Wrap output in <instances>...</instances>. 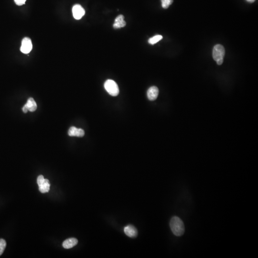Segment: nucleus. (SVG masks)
Listing matches in <instances>:
<instances>
[{"label": "nucleus", "instance_id": "nucleus-6", "mask_svg": "<svg viewBox=\"0 0 258 258\" xmlns=\"http://www.w3.org/2000/svg\"><path fill=\"white\" fill-rule=\"evenodd\" d=\"M72 13L75 19L79 20L84 16L85 11L80 5H76L73 7Z\"/></svg>", "mask_w": 258, "mask_h": 258}, {"label": "nucleus", "instance_id": "nucleus-13", "mask_svg": "<svg viewBox=\"0 0 258 258\" xmlns=\"http://www.w3.org/2000/svg\"><path fill=\"white\" fill-rule=\"evenodd\" d=\"M162 37L161 35H156V36H154L152 38H150L148 40V42L149 44H150L151 45H154L155 44L160 41L161 39H162Z\"/></svg>", "mask_w": 258, "mask_h": 258}, {"label": "nucleus", "instance_id": "nucleus-2", "mask_svg": "<svg viewBox=\"0 0 258 258\" xmlns=\"http://www.w3.org/2000/svg\"><path fill=\"white\" fill-rule=\"evenodd\" d=\"M104 88L110 95L116 96L119 93V89L118 85L113 80L108 79L105 82Z\"/></svg>", "mask_w": 258, "mask_h": 258}, {"label": "nucleus", "instance_id": "nucleus-8", "mask_svg": "<svg viewBox=\"0 0 258 258\" xmlns=\"http://www.w3.org/2000/svg\"><path fill=\"white\" fill-rule=\"evenodd\" d=\"M147 97L151 101L155 100L159 94V89L155 86H152L148 89L147 91Z\"/></svg>", "mask_w": 258, "mask_h": 258}, {"label": "nucleus", "instance_id": "nucleus-19", "mask_svg": "<svg viewBox=\"0 0 258 258\" xmlns=\"http://www.w3.org/2000/svg\"><path fill=\"white\" fill-rule=\"evenodd\" d=\"M248 2H250V3H253L255 1V0H246Z\"/></svg>", "mask_w": 258, "mask_h": 258}, {"label": "nucleus", "instance_id": "nucleus-11", "mask_svg": "<svg viewBox=\"0 0 258 258\" xmlns=\"http://www.w3.org/2000/svg\"><path fill=\"white\" fill-rule=\"evenodd\" d=\"M124 18V17L123 15H120L116 17L113 24V27L115 29L122 28L126 26V23Z\"/></svg>", "mask_w": 258, "mask_h": 258}, {"label": "nucleus", "instance_id": "nucleus-16", "mask_svg": "<svg viewBox=\"0 0 258 258\" xmlns=\"http://www.w3.org/2000/svg\"><path fill=\"white\" fill-rule=\"evenodd\" d=\"M15 3L17 5L21 6L24 5L26 0H14Z\"/></svg>", "mask_w": 258, "mask_h": 258}, {"label": "nucleus", "instance_id": "nucleus-15", "mask_svg": "<svg viewBox=\"0 0 258 258\" xmlns=\"http://www.w3.org/2000/svg\"><path fill=\"white\" fill-rule=\"evenodd\" d=\"M6 246L5 240L3 239H0V256L3 253Z\"/></svg>", "mask_w": 258, "mask_h": 258}, {"label": "nucleus", "instance_id": "nucleus-3", "mask_svg": "<svg viewBox=\"0 0 258 258\" xmlns=\"http://www.w3.org/2000/svg\"><path fill=\"white\" fill-rule=\"evenodd\" d=\"M39 186V190L42 193L48 192L50 190V184L48 179H45L42 175H40L37 180Z\"/></svg>", "mask_w": 258, "mask_h": 258}, {"label": "nucleus", "instance_id": "nucleus-14", "mask_svg": "<svg viewBox=\"0 0 258 258\" xmlns=\"http://www.w3.org/2000/svg\"><path fill=\"white\" fill-rule=\"evenodd\" d=\"M162 6L164 9H167L173 2V0H161Z\"/></svg>", "mask_w": 258, "mask_h": 258}, {"label": "nucleus", "instance_id": "nucleus-10", "mask_svg": "<svg viewBox=\"0 0 258 258\" xmlns=\"http://www.w3.org/2000/svg\"><path fill=\"white\" fill-rule=\"evenodd\" d=\"M78 243V240L77 239L71 238L64 240L63 243V247L66 249H69L76 246Z\"/></svg>", "mask_w": 258, "mask_h": 258}, {"label": "nucleus", "instance_id": "nucleus-18", "mask_svg": "<svg viewBox=\"0 0 258 258\" xmlns=\"http://www.w3.org/2000/svg\"><path fill=\"white\" fill-rule=\"evenodd\" d=\"M223 62V59H220V60L217 61V64H218V65L222 64Z\"/></svg>", "mask_w": 258, "mask_h": 258}, {"label": "nucleus", "instance_id": "nucleus-1", "mask_svg": "<svg viewBox=\"0 0 258 258\" xmlns=\"http://www.w3.org/2000/svg\"><path fill=\"white\" fill-rule=\"evenodd\" d=\"M170 227L174 235L180 237L185 232L184 223L180 218L176 216H174L171 219Z\"/></svg>", "mask_w": 258, "mask_h": 258}, {"label": "nucleus", "instance_id": "nucleus-5", "mask_svg": "<svg viewBox=\"0 0 258 258\" xmlns=\"http://www.w3.org/2000/svg\"><path fill=\"white\" fill-rule=\"evenodd\" d=\"M33 48V44L31 40L29 37H25L22 41L21 46L20 47L21 51L23 54L29 53Z\"/></svg>", "mask_w": 258, "mask_h": 258}, {"label": "nucleus", "instance_id": "nucleus-9", "mask_svg": "<svg viewBox=\"0 0 258 258\" xmlns=\"http://www.w3.org/2000/svg\"><path fill=\"white\" fill-rule=\"evenodd\" d=\"M68 134L70 136H77L78 137H83L85 134L84 131L82 129H78L75 127H71L68 131Z\"/></svg>", "mask_w": 258, "mask_h": 258}, {"label": "nucleus", "instance_id": "nucleus-12", "mask_svg": "<svg viewBox=\"0 0 258 258\" xmlns=\"http://www.w3.org/2000/svg\"><path fill=\"white\" fill-rule=\"evenodd\" d=\"M26 104L28 108V110L30 111L33 112V111H35L37 110V103H36L35 100L33 99V98H29Z\"/></svg>", "mask_w": 258, "mask_h": 258}, {"label": "nucleus", "instance_id": "nucleus-4", "mask_svg": "<svg viewBox=\"0 0 258 258\" xmlns=\"http://www.w3.org/2000/svg\"><path fill=\"white\" fill-rule=\"evenodd\" d=\"M225 55V50L223 46L218 44L214 47L213 58L216 61H218L220 59H223Z\"/></svg>", "mask_w": 258, "mask_h": 258}, {"label": "nucleus", "instance_id": "nucleus-7", "mask_svg": "<svg viewBox=\"0 0 258 258\" xmlns=\"http://www.w3.org/2000/svg\"><path fill=\"white\" fill-rule=\"evenodd\" d=\"M124 232L127 236L131 238H135L138 235L137 229L133 225H127L124 228Z\"/></svg>", "mask_w": 258, "mask_h": 258}, {"label": "nucleus", "instance_id": "nucleus-17", "mask_svg": "<svg viewBox=\"0 0 258 258\" xmlns=\"http://www.w3.org/2000/svg\"><path fill=\"white\" fill-rule=\"evenodd\" d=\"M23 113H27V111H28V108L27 107L26 104H25L23 106Z\"/></svg>", "mask_w": 258, "mask_h": 258}]
</instances>
